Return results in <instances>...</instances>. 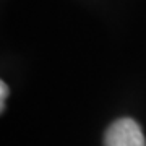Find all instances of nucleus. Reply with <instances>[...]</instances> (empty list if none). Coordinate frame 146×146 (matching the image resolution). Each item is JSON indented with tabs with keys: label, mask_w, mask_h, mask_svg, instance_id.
Returning a JSON list of instances; mask_svg holds the SVG:
<instances>
[{
	"label": "nucleus",
	"mask_w": 146,
	"mask_h": 146,
	"mask_svg": "<svg viewBox=\"0 0 146 146\" xmlns=\"http://www.w3.org/2000/svg\"><path fill=\"white\" fill-rule=\"evenodd\" d=\"M106 146H146L141 127L131 119H120L107 128Z\"/></svg>",
	"instance_id": "obj_1"
},
{
	"label": "nucleus",
	"mask_w": 146,
	"mask_h": 146,
	"mask_svg": "<svg viewBox=\"0 0 146 146\" xmlns=\"http://www.w3.org/2000/svg\"><path fill=\"white\" fill-rule=\"evenodd\" d=\"M0 91H2V94H0V104H2V112H3L5 110V99L8 96V88H7V84L3 81L0 83Z\"/></svg>",
	"instance_id": "obj_2"
}]
</instances>
